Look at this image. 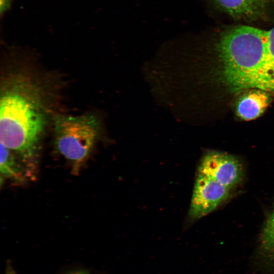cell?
I'll return each instance as SVG.
<instances>
[{"instance_id":"1","label":"cell","mask_w":274,"mask_h":274,"mask_svg":"<svg viewBox=\"0 0 274 274\" xmlns=\"http://www.w3.org/2000/svg\"><path fill=\"white\" fill-rule=\"evenodd\" d=\"M42 93L38 85L23 73L9 75L2 82L1 143L29 164L47 122Z\"/></svg>"},{"instance_id":"2","label":"cell","mask_w":274,"mask_h":274,"mask_svg":"<svg viewBox=\"0 0 274 274\" xmlns=\"http://www.w3.org/2000/svg\"><path fill=\"white\" fill-rule=\"evenodd\" d=\"M218 79L230 92L260 89L274 93L267 30L247 25L224 31L217 44Z\"/></svg>"},{"instance_id":"3","label":"cell","mask_w":274,"mask_h":274,"mask_svg":"<svg viewBox=\"0 0 274 274\" xmlns=\"http://www.w3.org/2000/svg\"><path fill=\"white\" fill-rule=\"evenodd\" d=\"M55 143L77 173L88 158L99 135V122L92 115H58L54 119Z\"/></svg>"},{"instance_id":"4","label":"cell","mask_w":274,"mask_h":274,"mask_svg":"<svg viewBox=\"0 0 274 274\" xmlns=\"http://www.w3.org/2000/svg\"><path fill=\"white\" fill-rule=\"evenodd\" d=\"M230 190L212 178L198 173L189 210L190 218L198 219L213 211L227 198Z\"/></svg>"},{"instance_id":"5","label":"cell","mask_w":274,"mask_h":274,"mask_svg":"<svg viewBox=\"0 0 274 274\" xmlns=\"http://www.w3.org/2000/svg\"><path fill=\"white\" fill-rule=\"evenodd\" d=\"M198 173L208 176L231 189L242 180L243 167L234 156L223 152L212 151L201 158Z\"/></svg>"},{"instance_id":"6","label":"cell","mask_w":274,"mask_h":274,"mask_svg":"<svg viewBox=\"0 0 274 274\" xmlns=\"http://www.w3.org/2000/svg\"><path fill=\"white\" fill-rule=\"evenodd\" d=\"M267 92L254 89L244 94L239 100L236 107L237 115L245 120L258 117L266 109L269 104Z\"/></svg>"},{"instance_id":"7","label":"cell","mask_w":274,"mask_h":274,"mask_svg":"<svg viewBox=\"0 0 274 274\" xmlns=\"http://www.w3.org/2000/svg\"><path fill=\"white\" fill-rule=\"evenodd\" d=\"M227 14L235 18L250 19L259 12L260 4L255 0H215Z\"/></svg>"},{"instance_id":"8","label":"cell","mask_w":274,"mask_h":274,"mask_svg":"<svg viewBox=\"0 0 274 274\" xmlns=\"http://www.w3.org/2000/svg\"><path fill=\"white\" fill-rule=\"evenodd\" d=\"M1 172L5 178L21 181L27 172L12 152L1 143Z\"/></svg>"},{"instance_id":"9","label":"cell","mask_w":274,"mask_h":274,"mask_svg":"<svg viewBox=\"0 0 274 274\" xmlns=\"http://www.w3.org/2000/svg\"><path fill=\"white\" fill-rule=\"evenodd\" d=\"M261 244L264 250L274 254V208L262 230Z\"/></svg>"},{"instance_id":"10","label":"cell","mask_w":274,"mask_h":274,"mask_svg":"<svg viewBox=\"0 0 274 274\" xmlns=\"http://www.w3.org/2000/svg\"><path fill=\"white\" fill-rule=\"evenodd\" d=\"M267 51L270 73L274 85V27L267 30Z\"/></svg>"},{"instance_id":"11","label":"cell","mask_w":274,"mask_h":274,"mask_svg":"<svg viewBox=\"0 0 274 274\" xmlns=\"http://www.w3.org/2000/svg\"><path fill=\"white\" fill-rule=\"evenodd\" d=\"M11 2L12 0H0V12L1 14L10 8Z\"/></svg>"},{"instance_id":"12","label":"cell","mask_w":274,"mask_h":274,"mask_svg":"<svg viewBox=\"0 0 274 274\" xmlns=\"http://www.w3.org/2000/svg\"><path fill=\"white\" fill-rule=\"evenodd\" d=\"M70 274H88V273L85 271H77Z\"/></svg>"},{"instance_id":"13","label":"cell","mask_w":274,"mask_h":274,"mask_svg":"<svg viewBox=\"0 0 274 274\" xmlns=\"http://www.w3.org/2000/svg\"><path fill=\"white\" fill-rule=\"evenodd\" d=\"M255 1H256L257 2H258V3L260 4L261 2L264 1H265V0H255ZM272 2H274V0H270Z\"/></svg>"}]
</instances>
